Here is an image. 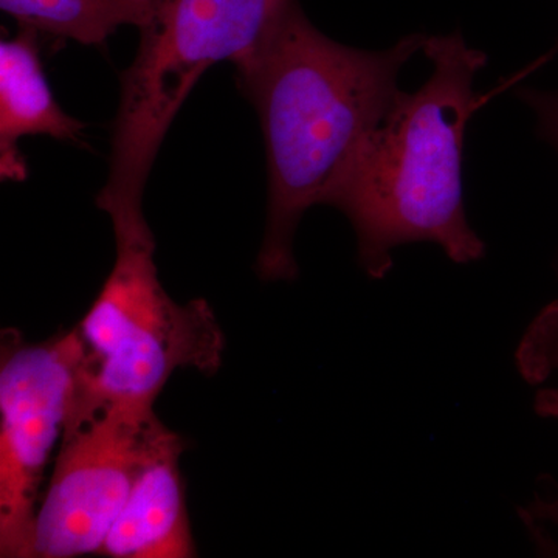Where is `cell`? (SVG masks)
Masks as SVG:
<instances>
[{
  "instance_id": "obj_1",
  "label": "cell",
  "mask_w": 558,
  "mask_h": 558,
  "mask_svg": "<svg viewBox=\"0 0 558 558\" xmlns=\"http://www.w3.org/2000/svg\"><path fill=\"white\" fill-rule=\"evenodd\" d=\"M424 40L416 33L387 50L354 49L323 35L296 3L266 46L234 65L266 145L267 223L255 266L263 281L296 278L301 218L326 204Z\"/></svg>"
},
{
  "instance_id": "obj_2",
  "label": "cell",
  "mask_w": 558,
  "mask_h": 558,
  "mask_svg": "<svg viewBox=\"0 0 558 558\" xmlns=\"http://www.w3.org/2000/svg\"><path fill=\"white\" fill-rule=\"evenodd\" d=\"M422 53L428 80L396 94L325 204L351 222L360 267L373 279L392 269V250L413 242L439 245L457 264L486 255L465 215L462 150L487 57L459 32L425 36Z\"/></svg>"
},
{
  "instance_id": "obj_3",
  "label": "cell",
  "mask_w": 558,
  "mask_h": 558,
  "mask_svg": "<svg viewBox=\"0 0 558 558\" xmlns=\"http://www.w3.org/2000/svg\"><path fill=\"white\" fill-rule=\"evenodd\" d=\"M299 0H146L134 60L120 73L106 185L95 204L110 219L145 215L143 197L161 143L211 65L241 64Z\"/></svg>"
},
{
  "instance_id": "obj_4",
  "label": "cell",
  "mask_w": 558,
  "mask_h": 558,
  "mask_svg": "<svg viewBox=\"0 0 558 558\" xmlns=\"http://www.w3.org/2000/svg\"><path fill=\"white\" fill-rule=\"evenodd\" d=\"M112 227L116 263L76 325L84 357L69 421L112 403L154 405L175 371L216 373L226 349L207 301L180 304L161 286L145 216Z\"/></svg>"
},
{
  "instance_id": "obj_5",
  "label": "cell",
  "mask_w": 558,
  "mask_h": 558,
  "mask_svg": "<svg viewBox=\"0 0 558 558\" xmlns=\"http://www.w3.org/2000/svg\"><path fill=\"white\" fill-rule=\"evenodd\" d=\"M171 433L154 405L112 403L70 421L40 499L32 558L100 556L140 472Z\"/></svg>"
},
{
  "instance_id": "obj_6",
  "label": "cell",
  "mask_w": 558,
  "mask_h": 558,
  "mask_svg": "<svg viewBox=\"0 0 558 558\" xmlns=\"http://www.w3.org/2000/svg\"><path fill=\"white\" fill-rule=\"evenodd\" d=\"M0 354V556L32 558L47 469L64 438L84 347L76 326L39 343L5 329Z\"/></svg>"
},
{
  "instance_id": "obj_7",
  "label": "cell",
  "mask_w": 558,
  "mask_h": 558,
  "mask_svg": "<svg viewBox=\"0 0 558 558\" xmlns=\"http://www.w3.org/2000/svg\"><path fill=\"white\" fill-rule=\"evenodd\" d=\"M183 447L182 438L172 432L146 462L105 539L101 557L197 556L180 470Z\"/></svg>"
},
{
  "instance_id": "obj_8",
  "label": "cell",
  "mask_w": 558,
  "mask_h": 558,
  "mask_svg": "<svg viewBox=\"0 0 558 558\" xmlns=\"http://www.w3.org/2000/svg\"><path fill=\"white\" fill-rule=\"evenodd\" d=\"M84 124L58 105L40 60L39 33L21 27L0 43V178L21 182L27 165L20 149L27 135L78 142Z\"/></svg>"
},
{
  "instance_id": "obj_9",
  "label": "cell",
  "mask_w": 558,
  "mask_h": 558,
  "mask_svg": "<svg viewBox=\"0 0 558 558\" xmlns=\"http://www.w3.org/2000/svg\"><path fill=\"white\" fill-rule=\"evenodd\" d=\"M0 9L32 28L81 46H106L121 25L142 27L146 0H0Z\"/></svg>"
},
{
  "instance_id": "obj_10",
  "label": "cell",
  "mask_w": 558,
  "mask_h": 558,
  "mask_svg": "<svg viewBox=\"0 0 558 558\" xmlns=\"http://www.w3.org/2000/svg\"><path fill=\"white\" fill-rule=\"evenodd\" d=\"M515 362L529 384L558 376V328L534 318L517 348Z\"/></svg>"
},
{
  "instance_id": "obj_11",
  "label": "cell",
  "mask_w": 558,
  "mask_h": 558,
  "mask_svg": "<svg viewBox=\"0 0 558 558\" xmlns=\"http://www.w3.org/2000/svg\"><path fill=\"white\" fill-rule=\"evenodd\" d=\"M519 97L534 110L539 134L553 143L558 150V90L520 89Z\"/></svg>"
},
{
  "instance_id": "obj_12",
  "label": "cell",
  "mask_w": 558,
  "mask_h": 558,
  "mask_svg": "<svg viewBox=\"0 0 558 558\" xmlns=\"http://www.w3.org/2000/svg\"><path fill=\"white\" fill-rule=\"evenodd\" d=\"M534 409L542 417L557 418L558 421V388L539 389L534 400Z\"/></svg>"
},
{
  "instance_id": "obj_13",
  "label": "cell",
  "mask_w": 558,
  "mask_h": 558,
  "mask_svg": "<svg viewBox=\"0 0 558 558\" xmlns=\"http://www.w3.org/2000/svg\"><path fill=\"white\" fill-rule=\"evenodd\" d=\"M535 318H539V322L558 328V301H554L549 306H546Z\"/></svg>"
}]
</instances>
